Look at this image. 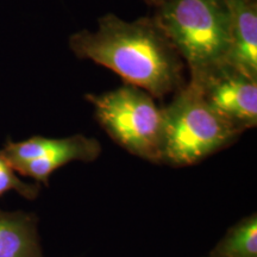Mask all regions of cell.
<instances>
[{"label":"cell","mask_w":257,"mask_h":257,"mask_svg":"<svg viewBox=\"0 0 257 257\" xmlns=\"http://www.w3.org/2000/svg\"><path fill=\"white\" fill-rule=\"evenodd\" d=\"M69 47L80 59L113 70L154 98H163L185 85L184 61L154 18L126 22L106 15L95 31L72 35Z\"/></svg>","instance_id":"obj_1"},{"label":"cell","mask_w":257,"mask_h":257,"mask_svg":"<svg viewBox=\"0 0 257 257\" xmlns=\"http://www.w3.org/2000/svg\"><path fill=\"white\" fill-rule=\"evenodd\" d=\"M100 126L128 153L162 163L163 112L154 96L126 85L102 94H87Z\"/></svg>","instance_id":"obj_4"},{"label":"cell","mask_w":257,"mask_h":257,"mask_svg":"<svg viewBox=\"0 0 257 257\" xmlns=\"http://www.w3.org/2000/svg\"><path fill=\"white\" fill-rule=\"evenodd\" d=\"M2 153L19 174L48 185L50 175L61 167L74 161L93 162L98 159L101 146L95 138L83 135L66 138L34 136L22 142L9 141Z\"/></svg>","instance_id":"obj_5"},{"label":"cell","mask_w":257,"mask_h":257,"mask_svg":"<svg viewBox=\"0 0 257 257\" xmlns=\"http://www.w3.org/2000/svg\"><path fill=\"white\" fill-rule=\"evenodd\" d=\"M192 82L199 86L207 104L239 133L256 126L257 79L226 63Z\"/></svg>","instance_id":"obj_6"},{"label":"cell","mask_w":257,"mask_h":257,"mask_svg":"<svg viewBox=\"0 0 257 257\" xmlns=\"http://www.w3.org/2000/svg\"><path fill=\"white\" fill-rule=\"evenodd\" d=\"M16 173L17 172L0 150V197L10 191H15L28 200H35L41 191L40 184L24 182Z\"/></svg>","instance_id":"obj_10"},{"label":"cell","mask_w":257,"mask_h":257,"mask_svg":"<svg viewBox=\"0 0 257 257\" xmlns=\"http://www.w3.org/2000/svg\"><path fill=\"white\" fill-rule=\"evenodd\" d=\"M208 257H257L256 213L233 225Z\"/></svg>","instance_id":"obj_9"},{"label":"cell","mask_w":257,"mask_h":257,"mask_svg":"<svg viewBox=\"0 0 257 257\" xmlns=\"http://www.w3.org/2000/svg\"><path fill=\"white\" fill-rule=\"evenodd\" d=\"M148 3H149V4H153V5H155V6H157L160 4L161 2H162V0H147Z\"/></svg>","instance_id":"obj_11"},{"label":"cell","mask_w":257,"mask_h":257,"mask_svg":"<svg viewBox=\"0 0 257 257\" xmlns=\"http://www.w3.org/2000/svg\"><path fill=\"white\" fill-rule=\"evenodd\" d=\"M230 14L226 63L257 79V0H225Z\"/></svg>","instance_id":"obj_7"},{"label":"cell","mask_w":257,"mask_h":257,"mask_svg":"<svg viewBox=\"0 0 257 257\" xmlns=\"http://www.w3.org/2000/svg\"><path fill=\"white\" fill-rule=\"evenodd\" d=\"M37 223L34 213L0 211V257H46Z\"/></svg>","instance_id":"obj_8"},{"label":"cell","mask_w":257,"mask_h":257,"mask_svg":"<svg viewBox=\"0 0 257 257\" xmlns=\"http://www.w3.org/2000/svg\"><path fill=\"white\" fill-rule=\"evenodd\" d=\"M155 22L199 81L226 64L230 14L225 0H162Z\"/></svg>","instance_id":"obj_2"},{"label":"cell","mask_w":257,"mask_h":257,"mask_svg":"<svg viewBox=\"0 0 257 257\" xmlns=\"http://www.w3.org/2000/svg\"><path fill=\"white\" fill-rule=\"evenodd\" d=\"M162 112V163L173 167L197 165L233 144L242 135L207 104L199 86L192 81L175 92Z\"/></svg>","instance_id":"obj_3"}]
</instances>
